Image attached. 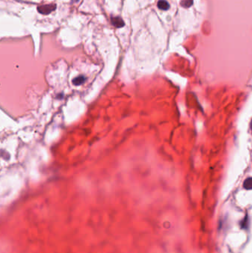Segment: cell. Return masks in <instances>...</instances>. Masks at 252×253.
<instances>
[{
	"label": "cell",
	"instance_id": "3957f363",
	"mask_svg": "<svg viewBox=\"0 0 252 253\" xmlns=\"http://www.w3.org/2000/svg\"><path fill=\"white\" fill-rule=\"evenodd\" d=\"M158 7L160 9L166 11L169 8V4L166 1V0H160L158 2Z\"/></svg>",
	"mask_w": 252,
	"mask_h": 253
},
{
	"label": "cell",
	"instance_id": "5b68a950",
	"mask_svg": "<svg viewBox=\"0 0 252 253\" xmlns=\"http://www.w3.org/2000/svg\"><path fill=\"white\" fill-rule=\"evenodd\" d=\"M243 187L246 189H252V178H248L243 183Z\"/></svg>",
	"mask_w": 252,
	"mask_h": 253
},
{
	"label": "cell",
	"instance_id": "277c9868",
	"mask_svg": "<svg viewBox=\"0 0 252 253\" xmlns=\"http://www.w3.org/2000/svg\"><path fill=\"white\" fill-rule=\"evenodd\" d=\"M85 81V78L83 76H80L77 77V78H75L73 81V84L75 85H80L82 84V83H84Z\"/></svg>",
	"mask_w": 252,
	"mask_h": 253
},
{
	"label": "cell",
	"instance_id": "6da1fadb",
	"mask_svg": "<svg viewBox=\"0 0 252 253\" xmlns=\"http://www.w3.org/2000/svg\"><path fill=\"white\" fill-rule=\"evenodd\" d=\"M56 8V5H44L38 7V11L42 14H49Z\"/></svg>",
	"mask_w": 252,
	"mask_h": 253
},
{
	"label": "cell",
	"instance_id": "52a82bcc",
	"mask_svg": "<svg viewBox=\"0 0 252 253\" xmlns=\"http://www.w3.org/2000/svg\"><path fill=\"white\" fill-rule=\"evenodd\" d=\"M251 131H252V121L251 122Z\"/></svg>",
	"mask_w": 252,
	"mask_h": 253
},
{
	"label": "cell",
	"instance_id": "7a4b0ae2",
	"mask_svg": "<svg viewBox=\"0 0 252 253\" xmlns=\"http://www.w3.org/2000/svg\"><path fill=\"white\" fill-rule=\"evenodd\" d=\"M111 22L115 27H121L124 25V22L120 17H112Z\"/></svg>",
	"mask_w": 252,
	"mask_h": 253
},
{
	"label": "cell",
	"instance_id": "8992f818",
	"mask_svg": "<svg viewBox=\"0 0 252 253\" xmlns=\"http://www.w3.org/2000/svg\"><path fill=\"white\" fill-rule=\"evenodd\" d=\"M182 2H186L185 4H183V6L184 7H189L192 3V0H183Z\"/></svg>",
	"mask_w": 252,
	"mask_h": 253
}]
</instances>
